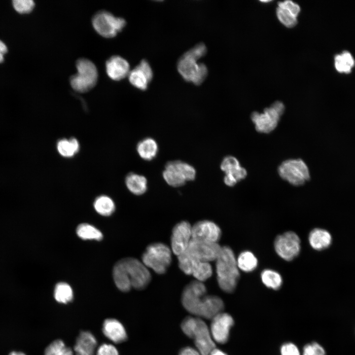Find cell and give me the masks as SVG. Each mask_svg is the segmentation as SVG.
Returning a JSON list of instances; mask_svg holds the SVG:
<instances>
[{"mask_svg":"<svg viewBox=\"0 0 355 355\" xmlns=\"http://www.w3.org/2000/svg\"><path fill=\"white\" fill-rule=\"evenodd\" d=\"M204 284L197 280L186 285L181 295L184 308L191 315L200 318L212 320L221 310V302L215 295H206Z\"/></svg>","mask_w":355,"mask_h":355,"instance_id":"obj_1","label":"cell"},{"mask_svg":"<svg viewBox=\"0 0 355 355\" xmlns=\"http://www.w3.org/2000/svg\"><path fill=\"white\" fill-rule=\"evenodd\" d=\"M112 272L115 284L122 292H128L132 287L143 289L151 281V274L147 267L133 257L123 258L117 262Z\"/></svg>","mask_w":355,"mask_h":355,"instance_id":"obj_2","label":"cell"},{"mask_svg":"<svg viewBox=\"0 0 355 355\" xmlns=\"http://www.w3.org/2000/svg\"><path fill=\"white\" fill-rule=\"evenodd\" d=\"M215 261L217 281L219 287L225 292H233L240 278L239 269L233 251L228 246L222 247Z\"/></svg>","mask_w":355,"mask_h":355,"instance_id":"obj_3","label":"cell"},{"mask_svg":"<svg viewBox=\"0 0 355 355\" xmlns=\"http://www.w3.org/2000/svg\"><path fill=\"white\" fill-rule=\"evenodd\" d=\"M181 329L186 336L194 340L201 355H210L215 348L210 328L202 319L187 317L182 321Z\"/></svg>","mask_w":355,"mask_h":355,"instance_id":"obj_4","label":"cell"},{"mask_svg":"<svg viewBox=\"0 0 355 355\" xmlns=\"http://www.w3.org/2000/svg\"><path fill=\"white\" fill-rule=\"evenodd\" d=\"M142 263L158 274H164L172 261L171 250L162 243H154L148 245L142 257Z\"/></svg>","mask_w":355,"mask_h":355,"instance_id":"obj_5","label":"cell"},{"mask_svg":"<svg viewBox=\"0 0 355 355\" xmlns=\"http://www.w3.org/2000/svg\"><path fill=\"white\" fill-rule=\"evenodd\" d=\"M77 73L72 75L70 82L76 91L84 93L90 91L96 84L98 72L95 64L88 59L81 58L76 62Z\"/></svg>","mask_w":355,"mask_h":355,"instance_id":"obj_6","label":"cell"},{"mask_svg":"<svg viewBox=\"0 0 355 355\" xmlns=\"http://www.w3.org/2000/svg\"><path fill=\"white\" fill-rule=\"evenodd\" d=\"M284 111V104L280 101H276L270 107L265 108L263 113L253 112L250 118L257 132L268 134L276 128Z\"/></svg>","mask_w":355,"mask_h":355,"instance_id":"obj_7","label":"cell"},{"mask_svg":"<svg viewBox=\"0 0 355 355\" xmlns=\"http://www.w3.org/2000/svg\"><path fill=\"white\" fill-rule=\"evenodd\" d=\"M280 177L294 186L303 185L310 178L309 169L301 159H291L283 161L278 167Z\"/></svg>","mask_w":355,"mask_h":355,"instance_id":"obj_8","label":"cell"},{"mask_svg":"<svg viewBox=\"0 0 355 355\" xmlns=\"http://www.w3.org/2000/svg\"><path fill=\"white\" fill-rule=\"evenodd\" d=\"M198 59L187 51L179 59L177 66L178 70L182 78L196 85L201 84L208 74L206 65L198 63Z\"/></svg>","mask_w":355,"mask_h":355,"instance_id":"obj_9","label":"cell"},{"mask_svg":"<svg viewBox=\"0 0 355 355\" xmlns=\"http://www.w3.org/2000/svg\"><path fill=\"white\" fill-rule=\"evenodd\" d=\"M92 23L95 31L101 36L111 38L124 28L126 22L120 17H116L110 12L102 10L93 16Z\"/></svg>","mask_w":355,"mask_h":355,"instance_id":"obj_10","label":"cell"},{"mask_svg":"<svg viewBox=\"0 0 355 355\" xmlns=\"http://www.w3.org/2000/svg\"><path fill=\"white\" fill-rule=\"evenodd\" d=\"M300 239L295 232L287 231L278 236L274 241V248L283 259L291 261L296 258L301 249Z\"/></svg>","mask_w":355,"mask_h":355,"instance_id":"obj_11","label":"cell"},{"mask_svg":"<svg viewBox=\"0 0 355 355\" xmlns=\"http://www.w3.org/2000/svg\"><path fill=\"white\" fill-rule=\"evenodd\" d=\"M221 248L217 243L192 238L185 251L200 261L210 262L216 260Z\"/></svg>","mask_w":355,"mask_h":355,"instance_id":"obj_12","label":"cell"},{"mask_svg":"<svg viewBox=\"0 0 355 355\" xmlns=\"http://www.w3.org/2000/svg\"><path fill=\"white\" fill-rule=\"evenodd\" d=\"M192 239V226L187 221L177 223L173 228L171 238V248L177 256L187 248Z\"/></svg>","mask_w":355,"mask_h":355,"instance_id":"obj_13","label":"cell"},{"mask_svg":"<svg viewBox=\"0 0 355 355\" xmlns=\"http://www.w3.org/2000/svg\"><path fill=\"white\" fill-rule=\"evenodd\" d=\"M211 320L210 330L213 340L219 344L226 343L229 339L230 329L234 323L233 319L229 314L222 312Z\"/></svg>","mask_w":355,"mask_h":355,"instance_id":"obj_14","label":"cell"},{"mask_svg":"<svg viewBox=\"0 0 355 355\" xmlns=\"http://www.w3.org/2000/svg\"><path fill=\"white\" fill-rule=\"evenodd\" d=\"M225 174L224 182L228 186H234L247 176L246 170L240 166L238 159L233 156L225 157L220 164Z\"/></svg>","mask_w":355,"mask_h":355,"instance_id":"obj_15","label":"cell"},{"mask_svg":"<svg viewBox=\"0 0 355 355\" xmlns=\"http://www.w3.org/2000/svg\"><path fill=\"white\" fill-rule=\"evenodd\" d=\"M221 236L219 227L210 220H201L192 226V238L209 242L217 243Z\"/></svg>","mask_w":355,"mask_h":355,"instance_id":"obj_16","label":"cell"},{"mask_svg":"<svg viewBox=\"0 0 355 355\" xmlns=\"http://www.w3.org/2000/svg\"><path fill=\"white\" fill-rule=\"evenodd\" d=\"M152 69L145 60H142L133 70L130 71L128 76L130 83L142 90L146 89L148 83L153 78Z\"/></svg>","mask_w":355,"mask_h":355,"instance_id":"obj_17","label":"cell"},{"mask_svg":"<svg viewBox=\"0 0 355 355\" xmlns=\"http://www.w3.org/2000/svg\"><path fill=\"white\" fill-rule=\"evenodd\" d=\"M106 71L112 80L118 81L128 75L130 71L129 63L119 56H113L106 63Z\"/></svg>","mask_w":355,"mask_h":355,"instance_id":"obj_18","label":"cell"},{"mask_svg":"<svg viewBox=\"0 0 355 355\" xmlns=\"http://www.w3.org/2000/svg\"><path fill=\"white\" fill-rule=\"evenodd\" d=\"M103 332L107 338L116 343L123 342L127 338L124 326L114 319H107L104 321Z\"/></svg>","mask_w":355,"mask_h":355,"instance_id":"obj_19","label":"cell"},{"mask_svg":"<svg viewBox=\"0 0 355 355\" xmlns=\"http://www.w3.org/2000/svg\"><path fill=\"white\" fill-rule=\"evenodd\" d=\"M97 340L94 335L89 331L80 333L74 347L75 355H93Z\"/></svg>","mask_w":355,"mask_h":355,"instance_id":"obj_20","label":"cell"},{"mask_svg":"<svg viewBox=\"0 0 355 355\" xmlns=\"http://www.w3.org/2000/svg\"><path fill=\"white\" fill-rule=\"evenodd\" d=\"M163 177L166 182L173 187L182 186L186 181L178 160L170 161L166 164Z\"/></svg>","mask_w":355,"mask_h":355,"instance_id":"obj_21","label":"cell"},{"mask_svg":"<svg viewBox=\"0 0 355 355\" xmlns=\"http://www.w3.org/2000/svg\"><path fill=\"white\" fill-rule=\"evenodd\" d=\"M308 240L313 248L321 250L329 247L331 244L332 237L330 233L325 229L315 228L310 232Z\"/></svg>","mask_w":355,"mask_h":355,"instance_id":"obj_22","label":"cell"},{"mask_svg":"<svg viewBox=\"0 0 355 355\" xmlns=\"http://www.w3.org/2000/svg\"><path fill=\"white\" fill-rule=\"evenodd\" d=\"M125 182L128 189L135 195H142L147 190V179L142 175L130 173L126 176Z\"/></svg>","mask_w":355,"mask_h":355,"instance_id":"obj_23","label":"cell"},{"mask_svg":"<svg viewBox=\"0 0 355 355\" xmlns=\"http://www.w3.org/2000/svg\"><path fill=\"white\" fill-rule=\"evenodd\" d=\"M56 148L59 154L65 158H71L76 154L80 149L78 141L75 138L69 139L63 138L57 142Z\"/></svg>","mask_w":355,"mask_h":355,"instance_id":"obj_24","label":"cell"},{"mask_svg":"<svg viewBox=\"0 0 355 355\" xmlns=\"http://www.w3.org/2000/svg\"><path fill=\"white\" fill-rule=\"evenodd\" d=\"M137 151L142 159L150 161L155 158L157 154L158 144L154 139L151 138H145L138 142Z\"/></svg>","mask_w":355,"mask_h":355,"instance_id":"obj_25","label":"cell"},{"mask_svg":"<svg viewBox=\"0 0 355 355\" xmlns=\"http://www.w3.org/2000/svg\"><path fill=\"white\" fill-rule=\"evenodd\" d=\"M236 259L239 269L245 272L253 271L258 264V260L256 256L248 250L241 252Z\"/></svg>","mask_w":355,"mask_h":355,"instance_id":"obj_26","label":"cell"},{"mask_svg":"<svg viewBox=\"0 0 355 355\" xmlns=\"http://www.w3.org/2000/svg\"><path fill=\"white\" fill-rule=\"evenodd\" d=\"M93 205L96 211L103 216L110 215L115 209V204L112 199L105 195L97 197Z\"/></svg>","mask_w":355,"mask_h":355,"instance_id":"obj_27","label":"cell"},{"mask_svg":"<svg viewBox=\"0 0 355 355\" xmlns=\"http://www.w3.org/2000/svg\"><path fill=\"white\" fill-rule=\"evenodd\" d=\"M261 279L263 284L267 287L277 290L279 289L283 284V279L281 275L277 271L266 269L262 271Z\"/></svg>","mask_w":355,"mask_h":355,"instance_id":"obj_28","label":"cell"},{"mask_svg":"<svg viewBox=\"0 0 355 355\" xmlns=\"http://www.w3.org/2000/svg\"><path fill=\"white\" fill-rule=\"evenodd\" d=\"M76 234L83 240L100 241L103 237L102 232L99 230L88 223L79 224L76 228Z\"/></svg>","mask_w":355,"mask_h":355,"instance_id":"obj_29","label":"cell"},{"mask_svg":"<svg viewBox=\"0 0 355 355\" xmlns=\"http://www.w3.org/2000/svg\"><path fill=\"white\" fill-rule=\"evenodd\" d=\"M54 296L59 303L67 304L73 299V291L71 286L67 283H58L54 288Z\"/></svg>","mask_w":355,"mask_h":355,"instance_id":"obj_30","label":"cell"},{"mask_svg":"<svg viewBox=\"0 0 355 355\" xmlns=\"http://www.w3.org/2000/svg\"><path fill=\"white\" fill-rule=\"evenodd\" d=\"M354 65V59L348 51H344L335 57V66L340 72L349 73Z\"/></svg>","mask_w":355,"mask_h":355,"instance_id":"obj_31","label":"cell"},{"mask_svg":"<svg viewBox=\"0 0 355 355\" xmlns=\"http://www.w3.org/2000/svg\"><path fill=\"white\" fill-rule=\"evenodd\" d=\"M178 266L180 270L187 275H192L198 263L201 261L198 260L185 251L178 256Z\"/></svg>","mask_w":355,"mask_h":355,"instance_id":"obj_32","label":"cell"},{"mask_svg":"<svg viewBox=\"0 0 355 355\" xmlns=\"http://www.w3.org/2000/svg\"><path fill=\"white\" fill-rule=\"evenodd\" d=\"M44 355H74V354L63 341L56 340L46 348Z\"/></svg>","mask_w":355,"mask_h":355,"instance_id":"obj_33","label":"cell"},{"mask_svg":"<svg viewBox=\"0 0 355 355\" xmlns=\"http://www.w3.org/2000/svg\"><path fill=\"white\" fill-rule=\"evenodd\" d=\"M212 267L209 262L200 261L195 268L192 275L198 281L203 282L211 277Z\"/></svg>","mask_w":355,"mask_h":355,"instance_id":"obj_34","label":"cell"},{"mask_svg":"<svg viewBox=\"0 0 355 355\" xmlns=\"http://www.w3.org/2000/svg\"><path fill=\"white\" fill-rule=\"evenodd\" d=\"M276 14L281 23L287 28H292L297 23V17L283 8L278 6L276 9Z\"/></svg>","mask_w":355,"mask_h":355,"instance_id":"obj_35","label":"cell"},{"mask_svg":"<svg viewBox=\"0 0 355 355\" xmlns=\"http://www.w3.org/2000/svg\"><path fill=\"white\" fill-rule=\"evenodd\" d=\"M14 9L20 13H28L34 9L35 3L32 0H14L12 1Z\"/></svg>","mask_w":355,"mask_h":355,"instance_id":"obj_36","label":"cell"},{"mask_svg":"<svg viewBox=\"0 0 355 355\" xmlns=\"http://www.w3.org/2000/svg\"><path fill=\"white\" fill-rule=\"evenodd\" d=\"M303 355H325V352L322 346L314 342L304 346Z\"/></svg>","mask_w":355,"mask_h":355,"instance_id":"obj_37","label":"cell"},{"mask_svg":"<svg viewBox=\"0 0 355 355\" xmlns=\"http://www.w3.org/2000/svg\"><path fill=\"white\" fill-rule=\"evenodd\" d=\"M278 6L287 10L296 17L300 11L299 5L291 0L280 1L278 2Z\"/></svg>","mask_w":355,"mask_h":355,"instance_id":"obj_38","label":"cell"},{"mask_svg":"<svg viewBox=\"0 0 355 355\" xmlns=\"http://www.w3.org/2000/svg\"><path fill=\"white\" fill-rule=\"evenodd\" d=\"M96 355H119L115 346L109 344L101 345L97 351Z\"/></svg>","mask_w":355,"mask_h":355,"instance_id":"obj_39","label":"cell"},{"mask_svg":"<svg viewBox=\"0 0 355 355\" xmlns=\"http://www.w3.org/2000/svg\"><path fill=\"white\" fill-rule=\"evenodd\" d=\"M282 355H300L297 347L292 343L284 344L281 349Z\"/></svg>","mask_w":355,"mask_h":355,"instance_id":"obj_40","label":"cell"},{"mask_svg":"<svg viewBox=\"0 0 355 355\" xmlns=\"http://www.w3.org/2000/svg\"><path fill=\"white\" fill-rule=\"evenodd\" d=\"M178 355H201V354L196 349L186 347L180 350Z\"/></svg>","mask_w":355,"mask_h":355,"instance_id":"obj_41","label":"cell"},{"mask_svg":"<svg viewBox=\"0 0 355 355\" xmlns=\"http://www.w3.org/2000/svg\"><path fill=\"white\" fill-rule=\"evenodd\" d=\"M7 52V47L5 44L0 40V63L4 60V56Z\"/></svg>","mask_w":355,"mask_h":355,"instance_id":"obj_42","label":"cell"},{"mask_svg":"<svg viewBox=\"0 0 355 355\" xmlns=\"http://www.w3.org/2000/svg\"><path fill=\"white\" fill-rule=\"evenodd\" d=\"M210 355H227L226 354H225L224 352H223L222 351L216 349V348L214 349Z\"/></svg>","mask_w":355,"mask_h":355,"instance_id":"obj_43","label":"cell"},{"mask_svg":"<svg viewBox=\"0 0 355 355\" xmlns=\"http://www.w3.org/2000/svg\"><path fill=\"white\" fill-rule=\"evenodd\" d=\"M9 355H26L24 353L20 352H12Z\"/></svg>","mask_w":355,"mask_h":355,"instance_id":"obj_44","label":"cell"},{"mask_svg":"<svg viewBox=\"0 0 355 355\" xmlns=\"http://www.w3.org/2000/svg\"><path fill=\"white\" fill-rule=\"evenodd\" d=\"M261 1L263 2H267L271 1V0H261Z\"/></svg>","mask_w":355,"mask_h":355,"instance_id":"obj_45","label":"cell"}]
</instances>
